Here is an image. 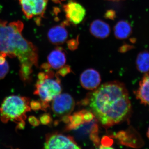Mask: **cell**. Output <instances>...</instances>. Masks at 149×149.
<instances>
[{
	"label": "cell",
	"instance_id": "obj_1",
	"mask_svg": "<svg viewBox=\"0 0 149 149\" xmlns=\"http://www.w3.org/2000/svg\"><path fill=\"white\" fill-rule=\"evenodd\" d=\"M90 106L95 117L105 128L123 122L131 110L125 85L117 81L104 83L90 97Z\"/></svg>",
	"mask_w": 149,
	"mask_h": 149
},
{
	"label": "cell",
	"instance_id": "obj_2",
	"mask_svg": "<svg viewBox=\"0 0 149 149\" xmlns=\"http://www.w3.org/2000/svg\"><path fill=\"white\" fill-rule=\"evenodd\" d=\"M23 28L24 24L19 20L8 23L0 19V56L17 57L20 65L37 67L38 50L22 36Z\"/></svg>",
	"mask_w": 149,
	"mask_h": 149
},
{
	"label": "cell",
	"instance_id": "obj_3",
	"mask_svg": "<svg viewBox=\"0 0 149 149\" xmlns=\"http://www.w3.org/2000/svg\"><path fill=\"white\" fill-rule=\"evenodd\" d=\"M30 100L25 97L10 95L4 100L0 107V118L7 123L9 120L17 123L25 120L26 113L30 111Z\"/></svg>",
	"mask_w": 149,
	"mask_h": 149
},
{
	"label": "cell",
	"instance_id": "obj_4",
	"mask_svg": "<svg viewBox=\"0 0 149 149\" xmlns=\"http://www.w3.org/2000/svg\"><path fill=\"white\" fill-rule=\"evenodd\" d=\"M53 75L52 72L50 71L49 76L45 79L37 80L34 93L40 97L41 101L49 103L61 93L60 83L58 80L51 78Z\"/></svg>",
	"mask_w": 149,
	"mask_h": 149
},
{
	"label": "cell",
	"instance_id": "obj_5",
	"mask_svg": "<svg viewBox=\"0 0 149 149\" xmlns=\"http://www.w3.org/2000/svg\"><path fill=\"white\" fill-rule=\"evenodd\" d=\"M22 12L28 19L35 18L37 25L41 24L47 9L48 0H18Z\"/></svg>",
	"mask_w": 149,
	"mask_h": 149
},
{
	"label": "cell",
	"instance_id": "obj_6",
	"mask_svg": "<svg viewBox=\"0 0 149 149\" xmlns=\"http://www.w3.org/2000/svg\"><path fill=\"white\" fill-rule=\"evenodd\" d=\"M52 101V109L54 113L58 117L68 116L75 107L74 99L68 93L59 94Z\"/></svg>",
	"mask_w": 149,
	"mask_h": 149
},
{
	"label": "cell",
	"instance_id": "obj_7",
	"mask_svg": "<svg viewBox=\"0 0 149 149\" xmlns=\"http://www.w3.org/2000/svg\"><path fill=\"white\" fill-rule=\"evenodd\" d=\"M45 149H80L74 139L70 136L58 133L49 134L46 136Z\"/></svg>",
	"mask_w": 149,
	"mask_h": 149
},
{
	"label": "cell",
	"instance_id": "obj_8",
	"mask_svg": "<svg viewBox=\"0 0 149 149\" xmlns=\"http://www.w3.org/2000/svg\"><path fill=\"white\" fill-rule=\"evenodd\" d=\"M66 20L70 23L77 25L82 22L86 15L85 8L74 0H69L63 6Z\"/></svg>",
	"mask_w": 149,
	"mask_h": 149
},
{
	"label": "cell",
	"instance_id": "obj_9",
	"mask_svg": "<svg viewBox=\"0 0 149 149\" xmlns=\"http://www.w3.org/2000/svg\"><path fill=\"white\" fill-rule=\"evenodd\" d=\"M101 82L100 75L97 71L93 68L85 70L80 76V82L83 88L88 90H94L98 88Z\"/></svg>",
	"mask_w": 149,
	"mask_h": 149
},
{
	"label": "cell",
	"instance_id": "obj_10",
	"mask_svg": "<svg viewBox=\"0 0 149 149\" xmlns=\"http://www.w3.org/2000/svg\"><path fill=\"white\" fill-rule=\"evenodd\" d=\"M69 23L66 20L61 24L51 28L47 33L49 41L55 45H61L65 42L68 38V32L65 26Z\"/></svg>",
	"mask_w": 149,
	"mask_h": 149
},
{
	"label": "cell",
	"instance_id": "obj_11",
	"mask_svg": "<svg viewBox=\"0 0 149 149\" xmlns=\"http://www.w3.org/2000/svg\"><path fill=\"white\" fill-rule=\"evenodd\" d=\"M90 31L94 37L103 39L109 36L111 29L109 24L105 22L101 19H95L91 23Z\"/></svg>",
	"mask_w": 149,
	"mask_h": 149
},
{
	"label": "cell",
	"instance_id": "obj_12",
	"mask_svg": "<svg viewBox=\"0 0 149 149\" xmlns=\"http://www.w3.org/2000/svg\"><path fill=\"white\" fill-rule=\"evenodd\" d=\"M48 63L51 67L59 69L64 66L66 61V55L63 49L57 47L51 52L47 57Z\"/></svg>",
	"mask_w": 149,
	"mask_h": 149
},
{
	"label": "cell",
	"instance_id": "obj_13",
	"mask_svg": "<svg viewBox=\"0 0 149 149\" xmlns=\"http://www.w3.org/2000/svg\"><path fill=\"white\" fill-rule=\"evenodd\" d=\"M137 99L141 103L149 107V74L146 73L139 83V87L136 91Z\"/></svg>",
	"mask_w": 149,
	"mask_h": 149
},
{
	"label": "cell",
	"instance_id": "obj_14",
	"mask_svg": "<svg viewBox=\"0 0 149 149\" xmlns=\"http://www.w3.org/2000/svg\"><path fill=\"white\" fill-rule=\"evenodd\" d=\"M115 37L118 40H124L130 36L132 32V27L126 20L118 21L114 27Z\"/></svg>",
	"mask_w": 149,
	"mask_h": 149
},
{
	"label": "cell",
	"instance_id": "obj_15",
	"mask_svg": "<svg viewBox=\"0 0 149 149\" xmlns=\"http://www.w3.org/2000/svg\"><path fill=\"white\" fill-rule=\"evenodd\" d=\"M136 65L140 72L148 73L149 72V52L143 51L139 54L136 58Z\"/></svg>",
	"mask_w": 149,
	"mask_h": 149
},
{
	"label": "cell",
	"instance_id": "obj_16",
	"mask_svg": "<svg viewBox=\"0 0 149 149\" xmlns=\"http://www.w3.org/2000/svg\"><path fill=\"white\" fill-rule=\"evenodd\" d=\"M69 118L70 123L68 126V129L77 128L81 124L85 123L83 120L82 111L74 113L72 116H70Z\"/></svg>",
	"mask_w": 149,
	"mask_h": 149
},
{
	"label": "cell",
	"instance_id": "obj_17",
	"mask_svg": "<svg viewBox=\"0 0 149 149\" xmlns=\"http://www.w3.org/2000/svg\"><path fill=\"white\" fill-rule=\"evenodd\" d=\"M32 67L28 65H20L19 75L21 80L24 83H29L32 80Z\"/></svg>",
	"mask_w": 149,
	"mask_h": 149
},
{
	"label": "cell",
	"instance_id": "obj_18",
	"mask_svg": "<svg viewBox=\"0 0 149 149\" xmlns=\"http://www.w3.org/2000/svg\"><path fill=\"white\" fill-rule=\"evenodd\" d=\"M9 70V65L7 61L4 64H0V80L3 79Z\"/></svg>",
	"mask_w": 149,
	"mask_h": 149
},
{
	"label": "cell",
	"instance_id": "obj_19",
	"mask_svg": "<svg viewBox=\"0 0 149 149\" xmlns=\"http://www.w3.org/2000/svg\"><path fill=\"white\" fill-rule=\"evenodd\" d=\"M68 47L70 50L74 51L78 48L79 45V37H77L76 39H71L68 41Z\"/></svg>",
	"mask_w": 149,
	"mask_h": 149
},
{
	"label": "cell",
	"instance_id": "obj_20",
	"mask_svg": "<svg viewBox=\"0 0 149 149\" xmlns=\"http://www.w3.org/2000/svg\"><path fill=\"white\" fill-rule=\"evenodd\" d=\"M40 121L43 125H48L52 123V118L49 113H44L40 116Z\"/></svg>",
	"mask_w": 149,
	"mask_h": 149
},
{
	"label": "cell",
	"instance_id": "obj_21",
	"mask_svg": "<svg viewBox=\"0 0 149 149\" xmlns=\"http://www.w3.org/2000/svg\"><path fill=\"white\" fill-rule=\"evenodd\" d=\"M83 120L84 122L88 123L93 120L95 117L93 113L91 112L86 111H82Z\"/></svg>",
	"mask_w": 149,
	"mask_h": 149
},
{
	"label": "cell",
	"instance_id": "obj_22",
	"mask_svg": "<svg viewBox=\"0 0 149 149\" xmlns=\"http://www.w3.org/2000/svg\"><path fill=\"white\" fill-rule=\"evenodd\" d=\"M112 144V141L109 139L107 137H105L104 139H102V145L100 147V148L102 149H112L111 147H109Z\"/></svg>",
	"mask_w": 149,
	"mask_h": 149
},
{
	"label": "cell",
	"instance_id": "obj_23",
	"mask_svg": "<svg viewBox=\"0 0 149 149\" xmlns=\"http://www.w3.org/2000/svg\"><path fill=\"white\" fill-rule=\"evenodd\" d=\"M30 107L31 109L34 111L42 110V103L41 101H39L33 100L30 102Z\"/></svg>",
	"mask_w": 149,
	"mask_h": 149
},
{
	"label": "cell",
	"instance_id": "obj_24",
	"mask_svg": "<svg viewBox=\"0 0 149 149\" xmlns=\"http://www.w3.org/2000/svg\"><path fill=\"white\" fill-rule=\"evenodd\" d=\"M116 12L113 10H107L104 14L105 18L111 20H114L116 18Z\"/></svg>",
	"mask_w": 149,
	"mask_h": 149
},
{
	"label": "cell",
	"instance_id": "obj_25",
	"mask_svg": "<svg viewBox=\"0 0 149 149\" xmlns=\"http://www.w3.org/2000/svg\"><path fill=\"white\" fill-rule=\"evenodd\" d=\"M70 67L68 65H65L63 66L61 68H60L58 73L62 76H65L68 73H69L70 72Z\"/></svg>",
	"mask_w": 149,
	"mask_h": 149
},
{
	"label": "cell",
	"instance_id": "obj_26",
	"mask_svg": "<svg viewBox=\"0 0 149 149\" xmlns=\"http://www.w3.org/2000/svg\"><path fill=\"white\" fill-rule=\"evenodd\" d=\"M28 121L33 126H39L40 123V120L33 116H31L28 118Z\"/></svg>",
	"mask_w": 149,
	"mask_h": 149
},
{
	"label": "cell",
	"instance_id": "obj_27",
	"mask_svg": "<svg viewBox=\"0 0 149 149\" xmlns=\"http://www.w3.org/2000/svg\"><path fill=\"white\" fill-rule=\"evenodd\" d=\"M133 46L130 45H124L120 47L119 49V52L120 53H125L129 50L133 49Z\"/></svg>",
	"mask_w": 149,
	"mask_h": 149
},
{
	"label": "cell",
	"instance_id": "obj_28",
	"mask_svg": "<svg viewBox=\"0 0 149 149\" xmlns=\"http://www.w3.org/2000/svg\"><path fill=\"white\" fill-rule=\"evenodd\" d=\"M25 120H22L17 123V125L16 129H23L25 126Z\"/></svg>",
	"mask_w": 149,
	"mask_h": 149
},
{
	"label": "cell",
	"instance_id": "obj_29",
	"mask_svg": "<svg viewBox=\"0 0 149 149\" xmlns=\"http://www.w3.org/2000/svg\"><path fill=\"white\" fill-rule=\"evenodd\" d=\"M55 3L58 4L61 3V0H52Z\"/></svg>",
	"mask_w": 149,
	"mask_h": 149
},
{
	"label": "cell",
	"instance_id": "obj_30",
	"mask_svg": "<svg viewBox=\"0 0 149 149\" xmlns=\"http://www.w3.org/2000/svg\"><path fill=\"white\" fill-rule=\"evenodd\" d=\"M147 137H148V138L149 139V127L148 129V131H147Z\"/></svg>",
	"mask_w": 149,
	"mask_h": 149
},
{
	"label": "cell",
	"instance_id": "obj_31",
	"mask_svg": "<svg viewBox=\"0 0 149 149\" xmlns=\"http://www.w3.org/2000/svg\"><path fill=\"white\" fill-rule=\"evenodd\" d=\"M107 1H121V0H107Z\"/></svg>",
	"mask_w": 149,
	"mask_h": 149
},
{
	"label": "cell",
	"instance_id": "obj_32",
	"mask_svg": "<svg viewBox=\"0 0 149 149\" xmlns=\"http://www.w3.org/2000/svg\"><path fill=\"white\" fill-rule=\"evenodd\" d=\"M65 1V0H61V1Z\"/></svg>",
	"mask_w": 149,
	"mask_h": 149
}]
</instances>
